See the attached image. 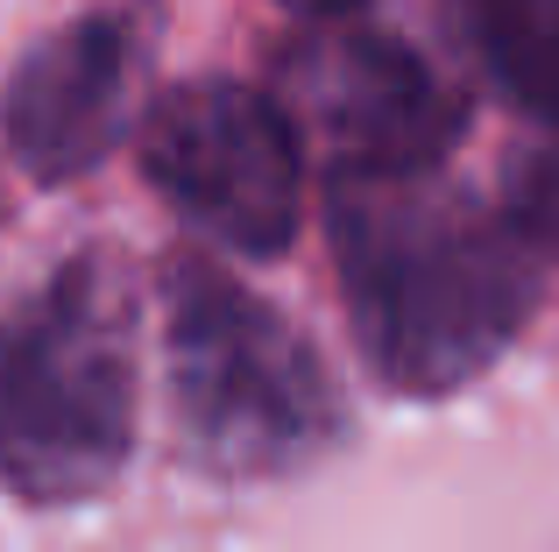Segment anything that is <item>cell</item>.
I'll use <instances>...</instances> for the list:
<instances>
[{"instance_id":"cell-1","label":"cell","mask_w":559,"mask_h":552,"mask_svg":"<svg viewBox=\"0 0 559 552\" xmlns=\"http://www.w3.org/2000/svg\"><path fill=\"white\" fill-rule=\"evenodd\" d=\"M333 263L361 361L404 397L467 389L538 304L532 249L418 178L333 184Z\"/></svg>"},{"instance_id":"cell-7","label":"cell","mask_w":559,"mask_h":552,"mask_svg":"<svg viewBox=\"0 0 559 552\" xmlns=\"http://www.w3.org/2000/svg\"><path fill=\"white\" fill-rule=\"evenodd\" d=\"M461 22L489 79L559 128V0H461Z\"/></svg>"},{"instance_id":"cell-8","label":"cell","mask_w":559,"mask_h":552,"mask_svg":"<svg viewBox=\"0 0 559 552\" xmlns=\"http://www.w3.org/2000/svg\"><path fill=\"white\" fill-rule=\"evenodd\" d=\"M510 235L524 241L532 255H552L559 263V142L532 149L510 178Z\"/></svg>"},{"instance_id":"cell-5","label":"cell","mask_w":559,"mask_h":552,"mask_svg":"<svg viewBox=\"0 0 559 552\" xmlns=\"http://www.w3.org/2000/svg\"><path fill=\"white\" fill-rule=\"evenodd\" d=\"M276 107L298 142L333 156V184H404L425 178L461 142L453 85L404 36L361 22L355 8L312 14L298 50L284 57Z\"/></svg>"},{"instance_id":"cell-9","label":"cell","mask_w":559,"mask_h":552,"mask_svg":"<svg viewBox=\"0 0 559 552\" xmlns=\"http://www.w3.org/2000/svg\"><path fill=\"white\" fill-rule=\"evenodd\" d=\"M298 14H333V8H347V0H290Z\"/></svg>"},{"instance_id":"cell-2","label":"cell","mask_w":559,"mask_h":552,"mask_svg":"<svg viewBox=\"0 0 559 552\" xmlns=\"http://www.w3.org/2000/svg\"><path fill=\"white\" fill-rule=\"evenodd\" d=\"M135 326L107 263H71L0 312V489L85 503L135 454Z\"/></svg>"},{"instance_id":"cell-3","label":"cell","mask_w":559,"mask_h":552,"mask_svg":"<svg viewBox=\"0 0 559 552\" xmlns=\"http://www.w3.org/2000/svg\"><path fill=\"white\" fill-rule=\"evenodd\" d=\"M164 375L178 440L213 475H290L341 440L319 347L213 263H178L164 284Z\"/></svg>"},{"instance_id":"cell-6","label":"cell","mask_w":559,"mask_h":552,"mask_svg":"<svg viewBox=\"0 0 559 552\" xmlns=\"http://www.w3.org/2000/svg\"><path fill=\"white\" fill-rule=\"evenodd\" d=\"M150 8H93L36 36L0 93V135L14 164L43 184L85 178L150 107Z\"/></svg>"},{"instance_id":"cell-4","label":"cell","mask_w":559,"mask_h":552,"mask_svg":"<svg viewBox=\"0 0 559 552\" xmlns=\"http://www.w3.org/2000/svg\"><path fill=\"white\" fill-rule=\"evenodd\" d=\"M142 178L227 255H284L305 213V142L262 85L185 79L142 107Z\"/></svg>"}]
</instances>
